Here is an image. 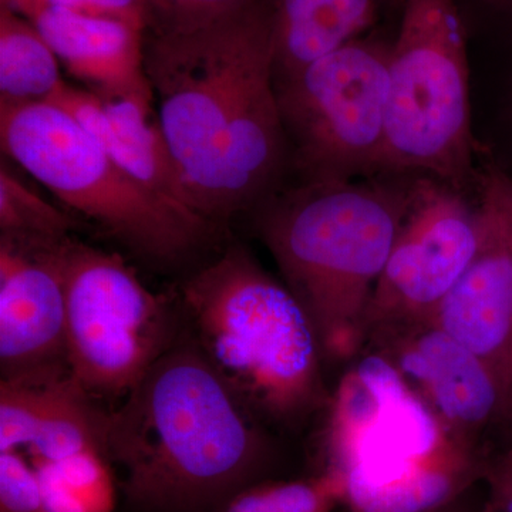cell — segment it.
<instances>
[{
  "instance_id": "cell-1",
  "label": "cell",
  "mask_w": 512,
  "mask_h": 512,
  "mask_svg": "<svg viewBox=\"0 0 512 512\" xmlns=\"http://www.w3.org/2000/svg\"><path fill=\"white\" fill-rule=\"evenodd\" d=\"M144 69L195 212L221 228L265 200L288 151L265 0L200 28L146 32Z\"/></svg>"
},
{
  "instance_id": "cell-2",
  "label": "cell",
  "mask_w": 512,
  "mask_h": 512,
  "mask_svg": "<svg viewBox=\"0 0 512 512\" xmlns=\"http://www.w3.org/2000/svg\"><path fill=\"white\" fill-rule=\"evenodd\" d=\"M103 448L143 512H217L255 483L271 453L258 417L185 329L107 412Z\"/></svg>"
},
{
  "instance_id": "cell-3",
  "label": "cell",
  "mask_w": 512,
  "mask_h": 512,
  "mask_svg": "<svg viewBox=\"0 0 512 512\" xmlns=\"http://www.w3.org/2000/svg\"><path fill=\"white\" fill-rule=\"evenodd\" d=\"M409 195L410 188L322 180L265 200L259 237L311 320L323 360L350 359L366 342L370 298Z\"/></svg>"
},
{
  "instance_id": "cell-4",
  "label": "cell",
  "mask_w": 512,
  "mask_h": 512,
  "mask_svg": "<svg viewBox=\"0 0 512 512\" xmlns=\"http://www.w3.org/2000/svg\"><path fill=\"white\" fill-rule=\"evenodd\" d=\"M184 329L258 419L295 429L326 402L322 352L301 303L242 245L181 285Z\"/></svg>"
},
{
  "instance_id": "cell-5",
  "label": "cell",
  "mask_w": 512,
  "mask_h": 512,
  "mask_svg": "<svg viewBox=\"0 0 512 512\" xmlns=\"http://www.w3.org/2000/svg\"><path fill=\"white\" fill-rule=\"evenodd\" d=\"M329 447L352 512H429L474 477L473 448L454 439L402 373L370 355L340 386Z\"/></svg>"
},
{
  "instance_id": "cell-6",
  "label": "cell",
  "mask_w": 512,
  "mask_h": 512,
  "mask_svg": "<svg viewBox=\"0 0 512 512\" xmlns=\"http://www.w3.org/2000/svg\"><path fill=\"white\" fill-rule=\"evenodd\" d=\"M0 144L5 156L66 207L154 264L187 261L220 231L134 180L67 111L49 101L0 103Z\"/></svg>"
},
{
  "instance_id": "cell-7",
  "label": "cell",
  "mask_w": 512,
  "mask_h": 512,
  "mask_svg": "<svg viewBox=\"0 0 512 512\" xmlns=\"http://www.w3.org/2000/svg\"><path fill=\"white\" fill-rule=\"evenodd\" d=\"M466 32L454 0H407L389 56L383 170L460 187L471 171Z\"/></svg>"
},
{
  "instance_id": "cell-8",
  "label": "cell",
  "mask_w": 512,
  "mask_h": 512,
  "mask_svg": "<svg viewBox=\"0 0 512 512\" xmlns=\"http://www.w3.org/2000/svg\"><path fill=\"white\" fill-rule=\"evenodd\" d=\"M67 359L93 399L121 402L180 338V308L120 258L73 237L63 247Z\"/></svg>"
},
{
  "instance_id": "cell-9",
  "label": "cell",
  "mask_w": 512,
  "mask_h": 512,
  "mask_svg": "<svg viewBox=\"0 0 512 512\" xmlns=\"http://www.w3.org/2000/svg\"><path fill=\"white\" fill-rule=\"evenodd\" d=\"M389 56L355 40L275 80L286 146L305 181L383 170Z\"/></svg>"
},
{
  "instance_id": "cell-10",
  "label": "cell",
  "mask_w": 512,
  "mask_h": 512,
  "mask_svg": "<svg viewBox=\"0 0 512 512\" xmlns=\"http://www.w3.org/2000/svg\"><path fill=\"white\" fill-rule=\"evenodd\" d=\"M478 212L448 185L420 180L366 315V336L433 322L437 309L473 262Z\"/></svg>"
},
{
  "instance_id": "cell-11",
  "label": "cell",
  "mask_w": 512,
  "mask_h": 512,
  "mask_svg": "<svg viewBox=\"0 0 512 512\" xmlns=\"http://www.w3.org/2000/svg\"><path fill=\"white\" fill-rule=\"evenodd\" d=\"M67 238L0 235L2 380L46 383L72 375L63 271Z\"/></svg>"
},
{
  "instance_id": "cell-12",
  "label": "cell",
  "mask_w": 512,
  "mask_h": 512,
  "mask_svg": "<svg viewBox=\"0 0 512 512\" xmlns=\"http://www.w3.org/2000/svg\"><path fill=\"white\" fill-rule=\"evenodd\" d=\"M477 212V254L433 322L487 365L512 407V221L500 171L484 175Z\"/></svg>"
},
{
  "instance_id": "cell-13",
  "label": "cell",
  "mask_w": 512,
  "mask_h": 512,
  "mask_svg": "<svg viewBox=\"0 0 512 512\" xmlns=\"http://www.w3.org/2000/svg\"><path fill=\"white\" fill-rule=\"evenodd\" d=\"M369 340L426 400L448 433L467 447L474 450L480 433L511 413L494 373L436 323L383 330Z\"/></svg>"
},
{
  "instance_id": "cell-14",
  "label": "cell",
  "mask_w": 512,
  "mask_h": 512,
  "mask_svg": "<svg viewBox=\"0 0 512 512\" xmlns=\"http://www.w3.org/2000/svg\"><path fill=\"white\" fill-rule=\"evenodd\" d=\"M46 101L67 111L138 183L195 212L154 111L151 87L97 96L63 82Z\"/></svg>"
},
{
  "instance_id": "cell-15",
  "label": "cell",
  "mask_w": 512,
  "mask_h": 512,
  "mask_svg": "<svg viewBox=\"0 0 512 512\" xmlns=\"http://www.w3.org/2000/svg\"><path fill=\"white\" fill-rule=\"evenodd\" d=\"M33 23L67 72L97 96L150 89L144 69L146 30L56 6H47Z\"/></svg>"
},
{
  "instance_id": "cell-16",
  "label": "cell",
  "mask_w": 512,
  "mask_h": 512,
  "mask_svg": "<svg viewBox=\"0 0 512 512\" xmlns=\"http://www.w3.org/2000/svg\"><path fill=\"white\" fill-rule=\"evenodd\" d=\"M268 10L278 80L355 42L375 20L376 0H272Z\"/></svg>"
},
{
  "instance_id": "cell-17",
  "label": "cell",
  "mask_w": 512,
  "mask_h": 512,
  "mask_svg": "<svg viewBox=\"0 0 512 512\" xmlns=\"http://www.w3.org/2000/svg\"><path fill=\"white\" fill-rule=\"evenodd\" d=\"M63 83L59 59L35 23L0 8V103L46 101Z\"/></svg>"
},
{
  "instance_id": "cell-18",
  "label": "cell",
  "mask_w": 512,
  "mask_h": 512,
  "mask_svg": "<svg viewBox=\"0 0 512 512\" xmlns=\"http://www.w3.org/2000/svg\"><path fill=\"white\" fill-rule=\"evenodd\" d=\"M47 512H114L117 493L113 467L101 448L59 460L32 458Z\"/></svg>"
},
{
  "instance_id": "cell-19",
  "label": "cell",
  "mask_w": 512,
  "mask_h": 512,
  "mask_svg": "<svg viewBox=\"0 0 512 512\" xmlns=\"http://www.w3.org/2000/svg\"><path fill=\"white\" fill-rule=\"evenodd\" d=\"M345 497V477L329 468L308 480L255 481L229 497L217 512H332Z\"/></svg>"
},
{
  "instance_id": "cell-20",
  "label": "cell",
  "mask_w": 512,
  "mask_h": 512,
  "mask_svg": "<svg viewBox=\"0 0 512 512\" xmlns=\"http://www.w3.org/2000/svg\"><path fill=\"white\" fill-rule=\"evenodd\" d=\"M76 221L43 200L10 171L0 167V235L33 239L72 237Z\"/></svg>"
},
{
  "instance_id": "cell-21",
  "label": "cell",
  "mask_w": 512,
  "mask_h": 512,
  "mask_svg": "<svg viewBox=\"0 0 512 512\" xmlns=\"http://www.w3.org/2000/svg\"><path fill=\"white\" fill-rule=\"evenodd\" d=\"M62 379L46 383L0 382V453L32 446Z\"/></svg>"
},
{
  "instance_id": "cell-22",
  "label": "cell",
  "mask_w": 512,
  "mask_h": 512,
  "mask_svg": "<svg viewBox=\"0 0 512 512\" xmlns=\"http://www.w3.org/2000/svg\"><path fill=\"white\" fill-rule=\"evenodd\" d=\"M255 0H146V32H180L208 25L247 8Z\"/></svg>"
},
{
  "instance_id": "cell-23",
  "label": "cell",
  "mask_w": 512,
  "mask_h": 512,
  "mask_svg": "<svg viewBox=\"0 0 512 512\" xmlns=\"http://www.w3.org/2000/svg\"><path fill=\"white\" fill-rule=\"evenodd\" d=\"M0 512H47L35 468L18 450L0 453Z\"/></svg>"
},
{
  "instance_id": "cell-24",
  "label": "cell",
  "mask_w": 512,
  "mask_h": 512,
  "mask_svg": "<svg viewBox=\"0 0 512 512\" xmlns=\"http://www.w3.org/2000/svg\"><path fill=\"white\" fill-rule=\"evenodd\" d=\"M47 6H56L86 15L120 19L147 30L146 0H47Z\"/></svg>"
},
{
  "instance_id": "cell-25",
  "label": "cell",
  "mask_w": 512,
  "mask_h": 512,
  "mask_svg": "<svg viewBox=\"0 0 512 512\" xmlns=\"http://www.w3.org/2000/svg\"><path fill=\"white\" fill-rule=\"evenodd\" d=\"M2 6L12 9L13 12L33 22L39 13L47 8V0H2Z\"/></svg>"
},
{
  "instance_id": "cell-26",
  "label": "cell",
  "mask_w": 512,
  "mask_h": 512,
  "mask_svg": "<svg viewBox=\"0 0 512 512\" xmlns=\"http://www.w3.org/2000/svg\"><path fill=\"white\" fill-rule=\"evenodd\" d=\"M501 493H503L505 511L512 512V484H505Z\"/></svg>"
},
{
  "instance_id": "cell-27",
  "label": "cell",
  "mask_w": 512,
  "mask_h": 512,
  "mask_svg": "<svg viewBox=\"0 0 512 512\" xmlns=\"http://www.w3.org/2000/svg\"><path fill=\"white\" fill-rule=\"evenodd\" d=\"M505 197H507L508 210H510L512 221V180L507 175L504 177Z\"/></svg>"
},
{
  "instance_id": "cell-28",
  "label": "cell",
  "mask_w": 512,
  "mask_h": 512,
  "mask_svg": "<svg viewBox=\"0 0 512 512\" xmlns=\"http://www.w3.org/2000/svg\"><path fill=\"white\" fill-rule=\"evenodd\" d=\"M429 512H463V511H458V510H456V508H451V503H450V504L444 505V507L436 508V510L429 511Z\"/></svg>"
},
{
  "instance_id": "cell-29",
  "label": "cell",
  "mask_w": 512,
  "mask_h": 512,
  "mask_svg": "<svg viewBox=\"0 0 512 512\" xmlns=\"http://www.w3.org/2000/svg\"><path fill=\"white\" fill-rule=\"evenodd\" d=\"M495 2L512 3V0H495Z\"/></svg>"
}]
</instances>
